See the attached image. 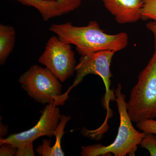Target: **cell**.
I'll use <instances>...</instances> for the list:
<instances>
[{
	"mask_svg": "<svg viewBox=\"0 0 156 156\" xmlns=\"http://www.w3.org/2000/svg\"><path fill=\"white\" fill-rule=\"evenodd\" d=\"M50 30L62 41L76 46L81 56L103 50L117 52L125 49L128 44L126 33L107 34L95 21H90L83 27L74 26L70 22L53 24Z\"/></svg>",
	"mask_w": 156,
	"mask_h": 156,
	"instance_id": "1",
	"label": "cell"
},
{
	"mask_svg": "<svg viewBox=\"0 0 156 156\" xmlns=\"http://www.w3.org/2000/svg\"><path fill=\"white\" fill-rule=\"evenodd\" d=\"M115 94V101L120 117L119 127L115 139L108 145L97 144L82 147V156H105L111 154L115 156L135 155L145 133L137 131L132 125L133 122L127 111L126 95L122 93L121 83L118 84Z\"/></svg>",
	"mask_w": 156,
	"mask_h": 156,
	"instance_id": "2",
	"label": "cell"
},
{
	"mask_svg": "<svg viewBox=\"0 0 156 156\" xmlns=\"http://www.w3.org/2000/svg\"><path fill=\"white\" fill-rule=\"evenodd\" d=\"M127 110L133 122L156 119V51L132 88Z\"/></svg>",
	"mask_w": 156,
	"mask_h": 156,
	"instance_id": "3",
	"label": "cell"
},
{
	"mask_svg": "<svg viewBox=\"0 0 156 156\" xmlns=\"http://www.w3.org/2000/svg\"><path fill=\"white\" fill-rule=\"evenodd\" d=\"M59 80L47 68L33 66L20 76L19 82L29 95L39 103L46 104L64 96Z\"/></svg>",
	"mask_w": 156,
	"mask_h": 156,
	"instance_id": "4",
	"label": "cell"
},
{
	"mask_svg": "<svg viewBox=\"0 0 156 156\" xmlns=\"http://www.w3.org/2000/svg\"><path fill=\"white\" fill-rule=\"evenodd\" d=\"M68 94L66 92L63 97L48 104L42 111L38 122L33 128L20 133L11 134L6 138L1 137L0 145L9 144L18 148L33 142L41 136H54V131L58 126L61 116L59 109L57 106L64 104L68 98Z\"/></svg>",
	"mask_w": 156,
	"mask_h": 156,
	"instance_id": "5",
	"label": "cell"
},
{
	"mask_svg": "<svg viewBox=\"0 0 156 156\" xmlns=\"http://www.w3.org/2000/svg\"><path fill=\"white\" fill-rule=\"evenodd\" d=\"M115 53L112 50H103L81 56L79 63L76 65L75 69V79L68 91L69 92L73 87L79 85L87 75L92 74L99 76L105 85L106 92L103 104L108 112L109 103L110 101L115 100V92L110 89L111 79L112 77L111 64Z\"/></svg>",
	"mask_w": 156,
	"mask_h": 156,
	"instance_id": "6",
	"label": "cell"
},
{
	"mask_svg": "<svg viewBox=\"0 0 156 156\" xmlns=\"http://www.w3.org/2000/svg\"><path fill=\"white\" fill-rule=\"evenodd\" d=\"M38 62L62 82L73 76L76 66L75 56L71 44L62 41L57 36L48 40Z\"/></svg>",
	"mask_w": 156,
	"mask_h": 156,
	"instance_id": "7",
	"label": "cell"
},
{
	"mask_svg": "<svg viewBox=\"0 0 156 156\" xmlns=\"http://www.w3.org/2000/svg\"><path fill=\"white\" fill-rule=\"evenodd\" d=\"M119 24L133 23L142 19L144 0H101Z\"/></svg>",
	"mask_w": 156,
	"mask_h": 156,
	"instance_id": "8",
	"label": "cell"
},
{
	"mask_svg": "<svg viewBox=\"0 0 156 156\" xmlns=\"http://www.w3.org/2000/svg\"><path fill=\"white\" fill-rule=\"evenodd\" d=\"M16 41V31L13 27L0 24V64H5L12 53Z\"/></svg>",
	"mask_w": 156,
	"mask_h": 156,
	"instance_id": "9",
	"label": "cell"
},
{
	"mask_svg": "<svg viewBox=\"0 0 156 156\" xmlns=\"http://www.w3.org/2000/svg\"><path fill=\"white\" fill-rule=\"evenodd\" d=\"M15 1L25 5L35 8L41 15L43 20H49L62 15L56 1H47L44 0H11Z\"/></svg>",
	"mask_w": 156,
	"mask_h": 156,
	"instance_id": "10",
	"label": "cell"
},
{
	"mask_svg": "<svg viewBox=\"0 0 156 156\" xmlns=\"http://www.w3.org/2000/svg\"><path fill=\"white\" fill-rule=\"evenodd\" d=\"M70 119L69 116L61 115L58 126L54 132L56 140L55 144L51 147V156H65L64 153L62 149L61 140L64 134V130L66 124Z\"/></svg>",
	"mask_w": 156,
	"mask_h": 156,
	"instance_id": "11",
	"label": "cell"
},
{
	"mask_svg": "<svg viewBox=\"0 0 156 156\" xmlns=\"http://www.w3.org/2000/svg\"><path fill=\"white\" fill-rule=\"evenodd\" d=\"M141 14L142 19L156 22V0H144Z\"/></svg>",
	"mask_w": 156,
	"mask_h": 156,
	"instance_id": "12",
	"label": "cell"
},
{
	"mask_svg": "<svg viewBox=\"0 0 156 156\" xmlns=\"http://www.w3.org/2000/svg\"><path fill=\"white\" fill-rule=\"evenodd\" d=\"M62 14H67L78 9L82 0H56Z\"/></svg>",
	"mask_w": 156,
	"mask_h": 156,
	"instance_id": "13",
	"label": "cell"
},
{
	"mask_svg": "<svg viewBox=\"0 0 156 156\" xmlns=\"http://www.w3.org/2000/svg\"><path fill=\"white\" fill-rule=\"evenodd\" d=\"M140 145L148 151L151 156H156V136L154 134L145 133Z\"/></svg>",
	"mask_w": 156,
	"mask_h": 156,
	"instance_id": "14",
	"label": "cell"
},
{
	"mask_svg": "<svg viewBox=\"0 0 156 156\" xmlns=\"http://www.w3.org/2000/svg\"><path fill=\"white\" fill-rule=\"evenodd\" d=\"M137 128L145 133H152L156 135V120L146 119L136 123Z\"/></svg>",
	"mask_w": 156,
	"mask_h": 156,
	"instance_id": "15",
	"label": "cell"
},
{
	"mask_svg": "<svg viewBox=\"0 0 156 156\" xmlns=\"http://www.w3.org/2000/svg\"><path fill=\"white\" fill-rule=\"evenodd\" d=\"M51 140L44 139L42 140V144L39 145L36 151L40 155L51 156V147L50 146Z\"/></svg>",
	"mask_w": 156,
	"mask_h": 156,
	"instance_id": "16",
	"label": "cell"
},
{
	"mask_svg": "<svg viewBox=\"0 0 156 156\" xmlns=\"http://www.w3.org/2000/svg\"><path fill=\"white\" fill-rule=\"evenodd\" d=\"M0 156H15L17 151V148L9 144H5L1 145Z\"/></svg>",
	"mask_w": 156,
	"mask_h": 156,
	"instance_id": "17",
	"label": "cell"
},
{
	"mask_svg": "<svg viewBox=\"0 0 156 156\" xmlns=\"http://www.w3.org/2000/svg\"><path fill=\"white\" fill-rule=\"evenodd\" d=\"M15 156H35L34 152L33 143L28 144L22 147L17 148V152Z\"/></svg>",
	"mask_w": 156,
	"mask_h": 156,
	"instance_id": "18",
	"label": "cell"
},
{
	"mask_svg": "<svg viewBox=\"0 0 156 156\" xmlns=\"http://www.w3.org/2000/svg\"><path fill=\"white\" fill-rule=\"evenodd\" d=\"M146 27L153 34L154 41V51H156V22L151 21L147 23L146 24Z\"/></svg>",
	"mask_w": 156,
	"mask_h": 156,
	"instance_id": "19",
	"label": "cell"
},
{
	"mask_svg": "<svg viewBox=\"0 0 156 156\" xmlns=\"http://www.w3.org/2000/svg\"><path fill=\"white\" fill-rule=\"evenodd\" d=\"M0 130H1L0 131H1V132H0L1 137H3V136L5 135L8 133V127H6L5 126H4L2 124V123H1V129Z\"/></svg>",
	"mask_w": 156,
	"mask_h": 156,
	"instance_id": "20",
	"label": "cell"
},
{
	"mask_svg": "<svg viewBox=\"0 0 156 156\" xmlns=\"http://www.w3.org/2000/svg\"><path fill=\"white\" fill-rule=\"evenodd\" d=\"M47 1H56V0H44Z\"/></svg>",
	"mask_w": 156,
	"mask_h": 156,
	"instance_id": "21",
	"label": "cell"
}]
</instances>
